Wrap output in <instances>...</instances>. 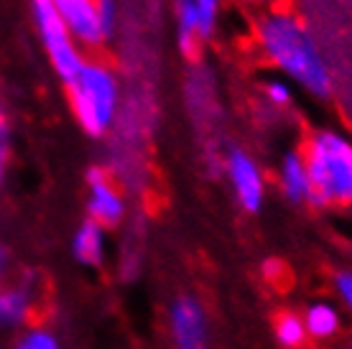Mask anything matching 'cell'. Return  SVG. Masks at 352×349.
Segmentation results:
<instances>
[{
	"label": "cell",
	"instance_id": "22",
	"mask_svg": "<svg viewBox=\"0 0 352 349\" xmlns=\"http://www.w3.org/2000/svg\"><path fill=\"white\" fill-rule=\"evenodd\" d=\"M250 3H268V0H250Z\"/></svg>",
	"mask_w": 352,
	"mask_h": 349
},
{
	"label": "cell",
	"instance_id": "2",
	"mask_svg": "<svg viewBox=\"0 0 352 349\" xmlns=\"http://www.w3.org/2000/svg\"><path fill=\"white\" fill-rule=\"evenodd\" d=\"M311 179V199L317 210L352 207V138L337 128L309 133L301 148Z\"/></svg>",
	"mask_w": 352,
	"mask_h": 349
},
{
	"label": "cell",
	"instance_id": "19",
	"mask_svg": "<svg viewBox=\"0 0 352 349\" xmlns=\"http://www.w3.org/2000/svg\"><path fill=\"white\" fill-rule=\"evenodd\" d=\"M97 18H100V28H102V36L110 38L115 34V26H118V0H95Z\"/></svg>",
	"mask_w": 352,
	"mask_h": 349
},
{
	"label": "cell",
	"instance_id": "8",
	"mask_svg": "<svg viewBox=\"0 0 352 349\" xmlns=\"http://www.w3.org/2000/svg\"><path fill=\"white\" fill-rule=\"evenodd\" d=\"M54 5L62 16L64 26L77 41V46H100L105 41L100 18H97L95 0H54Z\"/></svg>",
	"mask_w": 352,
	"mask_h": 349
},
{
	"label": "cell",
	"instance_id": "17",
	"mask_svg": "<svg viewBox=\"0 0 352 349\" xmlns=\"http://www.w3.org/2000/svg\"><path fill=\"white\" fill-rule=\"evenodd\" d=\"M263 92H265V100L276 107H286L294 102V87H291V82H286V79H268L263 85Z\"/></svg>",
	"mask_w": 352,
	"mask_h": 349
},
{
	"label": "cell",
	"instance_id": "10",
	"mask_svg": "<svg viewBox=\"0 0 352 349\" xmlns=\"http://www.w3.org/2000/svg\"><path fill=\"white\" fill-rule=\"evenodd\" d=\"M72 255L85 268H100L105 260V227L92 219H85L72 237Z\"/></svg>",
	"mask_w": 352,
	"mask_h": 349
},
{
	"label": "cell",
	"instance_id": "4",
	"mask_svg": "<svg viewBox=\"0 0 352 349\" xmlns=\"http://www.w3.org/2000/svg\"><path fill=\"white\" fill-rule=\"evenodd\" d=\"M31 8H34V21L38 36H41V44H44L46 56L52 61L56 77L62 79L64 85H69L85 67V56L80 54V46L64 26L54 0H31Z\"/></svg>",
	"mask_w": 352,
	"mask_h": 349
},
{
	"label": "cell",
	"instance_id": "20",
	"mask_svg": "<svg viewBox=\"0 0 352 349\" xmlns=\"http://www.w3.org/2000/svg\"><path fill=\"white\" fill-rule=\"evenodd\" d=\"M335 293L342 301V306L352 314V271H337L335 273Z\"/></svg>",
	"mask_w": 352,
	"mask_h": 349
},
{
	"label": "cell",
	"instance_id": "3",
	"mask_svg": "<svg viewBox=\"0 0 352 349\" xmlns=\"http://www.w3.org/2000/svg\"><path fill=\"white\" fill-rule=\"evenodd\" d=\"M64 87H67L72 113L82 131L89 138L107 135L115 125L118 100H120V87H118L113 69L100 61H85L80 74Z\"/></svg>",
	"mask_w": 352,
	"mask_h": 349
},
{
	"label": "cell",
	"instance_id": "11",
	"mask_svg": "<svg viewBox=\"0 0 352 349\" xmlns=\"http://www.w3.org/2000/svg\"><path fill=\"white\" fill-rule=\"evenodd\" d=\"M34 311V296L28 286H8L0 289V326L13 329L23 326Z\"/></svg>",
	"mask_w": 352,
	"mask_h": 349
},
{
	"label": "cell",
	"instance_id": "7",
	"mask_svg": "<svg viewBox=\"0 0 352 349\" xmlns=\"http://www.w3.org/2000/svg\"><path fill=\"white\" fill-rule=\"evenodd\" d=\"M87 219L97 222L100 227H115L125 217V199L118 192L110 174L102 166H92L87 171Z\"/></svg>",
	"mask_w": 352,
	"mask_h": 349
},
{
	"label": "cell",
	"instance_id": "18",
	"mask_svg": "<svg viewBox=\"0 0 352 349\" xmlns=\"http://www.w3.org/2000/svg\"><path fill=\"white\" fill-rule=\"evenodd\" d=\"M10 146H13V133H10V122L6 110L0 107V189L6 183V171H8L10 161Z\"/></svg>",
	"mask_w": 352,
	"mask_h": 349
},
{
	"label": "cell",
	"instance_id": "21",
	"mask_svg": "<svg viewBox=\"0 0 352 349\" xmlns=\"http://www.w3.org/2000/svg\"><path fill=\"white\" fill-rule=\"evenodd\" d=\"M6 258H8V255H6V247L0 245V275H3V268H6Z\"/></svg>",
	"mask_w": 352,
	"mask_h": 349
},
{
	"label": "cell",
	"instance_id": "1",
	"mask_svg": "<svg viewBox=\"0 0 352 349\" xmlns=\"http://www.w3.org/2000/svg\"><path fill=\"white\" fill-rule=\"evenodd\" d=\"M256 38L265 59L286 79L322 100L332 95L329 67L299 16L289 10H268L258 18Z\"/></svg>",
	"mask_w": 352,
	"mask_h": 349
},
{
	"label": "cell",
	"instance_id": "12",
	"mask_svg": "<svg viewBox=\"0 0 352 349\" xmlns=\"http://www.w3.org/2000/svg\"><path fill=\"white\" fill-rule=\"evenodd\" d=\"M301 319H304L307 334L311 339H332V337L340 332V326H342V319H340L337 306L327 304V301L309 304L307 311L301 314Z\"/></svg>",
	"mask_w": 352,
	"mask_h": 349
},
{
	"label": "cell",
	"instance_id": "6",
	"mask_svg": "<svg viewBox=\"0 0 352 349\" xmlns=\"http://www.w3.org/2000/svg\"><path fill=\"white\" fill-rule=\"evenodd\" d=\"M225 174H228V181L243 210L250 212V214H258V212L263 210L265 179L261 166L256 164V158L240 148L228 150V156H225Z\"/></svg>",
	"mask_w": 352,
	"mask_h": 349
},
{
	"label": "cell",
	"instance_id": "13",
	"mask_svg": "<svg viewBox=\"0 0 352 349\" xmlns=\"http://www.w3.org/2000/svg\"><path fill=\"white\" fill-rule=\"evenodd\" d=\"M176 28H179L176 36H179L182 52H197V46L202 41V26H199V16H197L192 0H176Z\"/></svg>",
	"mask_w": 352,
	"mask_h": 349
},
{
	"label": "cell",
	"instance_id": "9",
	"mask_svg": "<svg viewBox=\"0 0 352 349\" xmlns=\"http://www.w3.org/2000/svg\"><path fill=\"white\" fill-rule=\"evenodd\" d=\"M278 189L291 204H309L311 199V179L301 150H289L278 166Z\"/></svg>",
	"mask_w": 352,
	"mask_h": 349
},
{
	"label": "cell",
	"instance_id": "14",
	"mask_svg": "<svg viewBox=\"0 0 352 349\" xmlns=\"http://www.w3.org/2000/svg\"><path fill=\"white\" fill-rule=\"evenodd\" d=\"M273 334L283 349H301L309 339L304 319L296 311H278L273 316Z\"/></svg>",
	"mask_w": 352,
	"mask_h": 349
},
{
	"label": "cell",
	"instance_id": "15",
	"mask_svg": "<svg viewBox=\"0 0 352 349\" xmlns=\"http://www.w3.org/2000/svg\"><path fill=\"white\" fill-rule=\"evenodd\" d=\"M16 349H62L56 334L46 326H34L28 332L21 334V339L16 341Z\"/></svg>",
	"mask_w": 352,
	"mask_h": 349
},
{
	"label": "cell",
	"instance_id": "5",
	"mask_svg": "<svg viewBox=\"0 0 352 349\" xmlns=\"http://www.w3.org/2000/svg\"><path fill=\"white\" fill-rule=\"evenodd\" d=\"M168 337L174 349L210 347V322L202 301L192 293H182L168 304Z\"/></svg>",
	"mask_w": 352,
	"mask_h": 349
},
{
	"label": "cell",
	"instance_id": "23",
	"mask_svg": "<svg viewBox=\"0 0 352 349\" xmlns=\"http://www.w3.org/2000/svg\"><path fill=\"white\" fill-rule=\"evenodd\" d=\"M350 349H352V344H350Z\"/></svg>",
	"mask_w": 352,
	"mask_h": 349
},
{
	"label": "cell",
	"instance_id": "16",
	"mask_svg": "<svg viewBox=\"0 0 352 349\" xmlns=\"http://www.w3.org/2000/svg\"><path fill=\"white\" fill-rule=\"evenodd\" d=\"M197 16H199V26H202V41H207L214 34L217 26V16H220L222 0H192Z\"/></svg>",
	"mask_w": 352,
	"mask_h": 349
}]
</instances>
